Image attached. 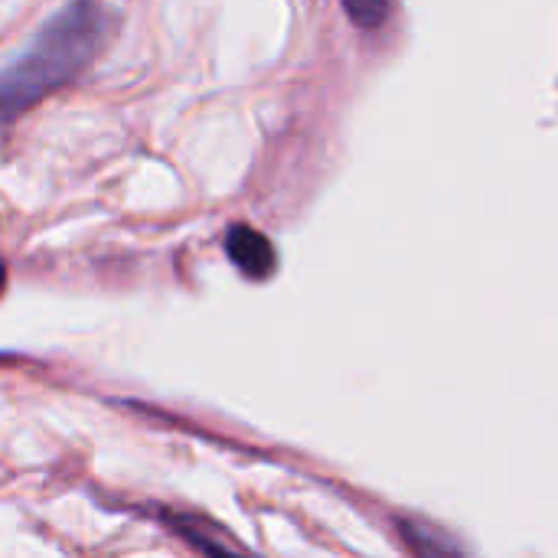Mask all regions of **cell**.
I'll return each mask as SVG.
<instances>
[{
	"instance_id": "1",
	"label": "cell",
	"mask_w": 558,
	"mask_h": 558,
	"mask_svg": "<svg viewBox=\"0 0 558 558\" xmlns=\"http://www.w3.org/2000/svg\"><path fill=\"white\" fill-rule=\"evenodd\" d=\"M118 13L101 3H69L52 13L33 43L0 69V124H10L56 88L75 82L114 36Z\"/></svg>"
},
{
	"instance_id": "2",
	"label": "cell",
	"mask_w": 558,
	"mask_h": 558,
	"mask_svg": "<svg viewBox=\"0 0 558 558\" xmlns=\"http://www.w3.org/2000/svg\"><path fill=\"white\" fill-rule=\"evenodd\" d=\"M226 255H229V262L248 281H265L278 268V252H275L271 239L265 232L245 226V222L229 226V232H226Z\"/></svg>"
},
{
	"instance_id": "3",
	"label": "cell",
	"mask_w": 558,
	"mask_h": 558,
	"mask_svg": "<svg viewBox=\"0 0 558 558\" xmlns=\"http://www.w3.org/2000/svg\"><path fill=\"white\" fill-rule=\"evenodd\" d=\"M157 517L163 520L167 530H173L183 543H190L203 558H255L248 556L239 543H232L222 526H216L213 520H199L190 513H177V510H157Z\"/></svg>"
},
{
	"instance_id": "4",
	"label": "cell",
	"mask_w": 558,
	"mask_h": 558,
	"mask_svg": "<svg viewBox=\"0 0 558 558\" xmlns=\"http://www.w3.org/2000/svg\"><path fill=\"white\" fill-rule=\"evenodd\" d=\"M347 10H350V16H356L360 23H373V20H379L383 13H386V7H363V3H347Z\"/></svg>"
},
{
	"instance_id": "5",
	"label": "cell",
	"mask_w": 558,
	"mask_h": 558,
	"mask_svg": "<svg viewBox=\"0 0 558 558\" xmlns=\"http://www.w3.org/2000/svg\"><path fill=\"white\" fill-rule=\"evenodd\" d=\"M3 288H7V265L0 262V294H3Z\"/></svg>"
}]
</instances>
